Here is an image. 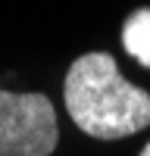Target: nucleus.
Returning a JSON list of instances; mask_svg holds the SVG:
<instances>
[{"label":"nucleus","instance_id":"obj_1","mask_svg":"<svg viewBox=\"0 0 150 156\" xmlns=\"http://www.w3.org/2000/svg\"><path fill=\"white\" fill-rule=\"evenodd\" d=\"M62 100L69 119L97 140H122L150 125V94L131 84L112 53L103 50L84 53L69 66Z\"/></svg>","mask_w":150,"mask_h":156},{"label":"nucleus","instance_id":"obj_2","mask_svg":"<svg viewBox=\"0 0 150 156\" xmlns=\"http://www.w3.org/2000/svg\"><path fill=\"white\" fill-rule=\"evenodd\" d=\"M56 140V109L47 94L0 90V156H50Z\"/></svg>","mask_w":150,"mask_h":156},{"label":"nucleus","instance_id":"obj_3","mask_svg":"<svg viewBox=\"0 0 150 156\" xmlns=\"http://www.w3.org/2000/svg\"><path fill=\"white\" fill-rule=\"evenodd\" d=\"M122 50L134 62L150 69V6L134 9L122 25Z\"/></svg>","mask_w":150,"mask_h":156},{"label":"nucleus","instance_id":"obj_4","mask_svg":"<svg viewBox=\"0 0 150 156\" xmlns=\"http://www.w3.org/2000/svg\"><path fill=\"white\" fill-rule=\"evenodd\" d=\"M138 156H150V144H147V147H144L141 153H138Z\"/></svg>","mask_w":150,"mask_h":156}]
</instances>
